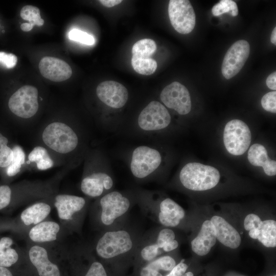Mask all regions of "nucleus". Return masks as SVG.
Wrapping results in <instances>:
<instances>
[{
	"instance_id": "obj_1",
	"label": "nucleus",
	"mask_w": 276,
	"mask_h": 276,
	"mask_svg": "<svg viewBox=\"0 0 276 276\" xmlns=\"http://www.w3.org/2000/svg\"><path fill=\"white\" fill-rule=\"evenodd\" d=\"M179 180L187 189L201 191L215 187L219 182L220 174L215 168L199 163H189L179 173Z\"/></svg>"
},
{
	"instance_id": "obj_2",
	"label": "nucleus",
	"mask_w": 276,
	"mask_h": 276,
	"mask_svg": "<svg viewBox=\"0 0 276 276\" xmlns=\"http://www.w3.org/2000/svg\"><path fill=\"white\" fill-rule=\"evenodd\" d=\"M134 246V237L126 229L106 232L98 240L96 250L104 259H111L129 253Z\"/></svg>"
},
{
	"instance_id": "obj_3",
	"label": "nucleus",
	"mask_w": 276,
	"mask_h": 276,
	"mask_svg": "<svg viewBox=\"0 0 276 276\" xmlns=\"http://www.w3.org/2000/svg\"><path fill=\"white\" fill-rule=\"evenodd\" d=\"M44 144L60 153H67L75 150L78 144L76 133L68 125L61 122L48 125L42 133Z\"/></svg>"
},
{
	"instance_id": "obj_4",
	"label": "nucleus",
	"mask_w": 276,
	"mask_h": 276,
	"mask_svg": "<svg viewBox=\"0 0 276 276\" xmlns=\"http://www.w3.org/2000/svg\"><path fill=\"white\" fill-rule=\"evenodd\" d=\"M162 162V155L158 150L147 146H140L132 152L130 171L135 178H145L159 167Z\"/></svg>"
},
{
	"instance_id": "obj_5",
	"label": "nucleus",
	"mask_w": 276,
	"mask_h": 276,
	"mask_svg": "<svg viewBox=\"0 0 276 276\" xmlns=\"http://www.w3.org/2000/svg\"><path fill=\"white\" fill-rule=\"evenodd\" d=\"M251 135L247 125L243 121L234 119L228 122L223 132V142L227 151L234 155H241L248 149Z\"/></svg>"
},
{
	"instance_id": "obj_6",
	"label": "nucleus",
	"mask_w": 276,
	"mask_h": 276,
	"mask_svg": "<svg viewBox=\"0 0 276 276\" xmlns=\"http://www.w3.org/2000/svg\"><path fill=\"white\" fill-rule=\"evenodd\" d=\"M171 117L166 107L157 101L150 102L140 112L137 123L141 130L151 132L167 128Z\"/></svg>"
},
{
	"instance_id": "obj_7",
	"label": "nucleus",
	"mask_w": 276,
	"mask_h": 276,
	"mask_svg": "<svg viewBox=\"0 0 276 276\" xmlns=\"http://www.w3.org/2000/svg\"><path fill=\"white\" fill-rule=\"evenodd\" d=\"M38 90L26 85L16 90L10 98L8 106L17 117L27 119L34 116L38 109Z\"/></svg>"
},
{
	"instance_id": "obj_8",
	"label": "nucleus",
	"mask_w": 276,
	"mask_h": 276,
	"mask_svg": "<svg viewBox=\"0 0 276 276\" xmlns=\"http://www.w3.org/2000/svg\"><path fill=\"white\" fill-rule=\"evenodd\" d=\"M100 204L101 221L104 225L109 226L128 211L131 202L129 199L121 192L112 191L101 198Z\"/></svg>"
},
{
	"instance_id": "obj_9",
	"label": "nucleus",
	"mask_w": 276,
	"mask_h": 276,
	"mask_svg": "<svg viewBox=\"0 0 276 276\" xmlns=\"http://www.w3.org/2000/svg\"><path fill=\"white\" fill-rule=\"evenodd\" d=\"M168 14L172 27L178 33H190L195 26V13L189 1L171 0Z\"/></svg>"
},
{
	"instance_id": "obj_10",
	"label": "nucleus",
	"mask_w": 276,
	"mask_h": 276,
	"mask_svg": "<svg viewBox=\"0 0 276 276\" xmlns=\"http://www.w3.org/2000/svg\"><path fill=\"white\" fill-rule=\"evenodd\" d=\"M162 102L168 108L181 115L189 113L192 107L191 99L188 89L178 82L166 86L160 95Z\"/></svg>"
},
{
	"instance_id": "obj_11",
	"label": "nucleus",
	"mask_w": 276,
	"mask_h": 276,
	"mask_svg": "<svg viewBox=\"0 0 276 276\" xmlns=\"http://www.w3.org/2000/svg\"><path fill=\"white\" fill-rule=\"evenodd\" d=\"M250 53L249 43L239 40L234 43L226 53L221 66L225 78L229 79L236 75L242 69Z\"/></svg>"
},
{
	"instance_id": "obj_12",
	"label": "nucleus",
	"mask_w": 276,
	"mask_h": 276,
	"mask_svg": "<svg viewBox=\"0 0 276 276\" xmlns=\"http://www.w3.org/2000/svg\"><path fill=\"white\" fill-rule=\"evenodd\" d=\"M99 100L107 106L114 108H122L128 99L127 88L114 81H105L100 83L96 88Z\"/></svg>"
},
{
	"instance_id": "obj_13",
	"label": "nucleus",
	"mask_w": 276,
	"mask_h": 276,
	"mask_svg": "<svg viewBox=\"0 0 276 276\" xmlns=\"http://www.w3.org/2000/svg\"><path fill=\"white\" fill-rule=\"evenodd\" d=\"M41 75L46 79L54 82H61L69 79L72 70L67 63L60 59L45 56L38 65Z\"/></svg>"
},
{
	"instance_id": "obj_14",
	"label": "nucleus",
	"mask_w": 276,
	"mask_h": 276,
	"mask_svg": "<svg viewBox=\"0 0 276 276\" xmlns=\"http://www.w3.org/2000/svg\"><path fill=\"white\" fill-rule=\"evenodd\" d=\"M113 184V178L109 173L98 171L86 176L82 179L81 190L85 195L96 197L105 192H110Z\"/></svg>"
},
{
	"instance_id": "obj_15",
	"label": "nucleus",
	"mask_w": 276,
	"mask_h": 276,
	"mask_svg": "<svg viewBox=\"0 0 276 276\" xmlns=\"http://www.w3.org/2000/svg\"><path fill=\"white\" fill-rule=\"evenodd\" d=\"M174 232L170 228H163L160 230L155 240H151L142 245L139 251L141 259L147 263L156 258L165 251L166 245L171 241L175 240Z\"/></svg>"
},
{
	"instance_id": "obj_16",
	"label": "nucleus",
	"mask_w": 276,
	"mask_h": 276,
	"mask_svg": "<svg viewBox=\"0 0 276 276\" xmlns=\"http://www.w3.org/2000/svg\"><path fill=\"white\" fill-rule=\"evenodd\" d=\"M211 221L214 226L217 240L222 244L235 249L239 246L241 239L237 231L224 219L219 216H214Z\"/></svg>"
},
{
	"instance_id": "obj_17",
	"label": "nucleus",
	"mask_w": 276,
	"mask_h": 276,
	"mask_svg": "<svg viewBox=\"0 0 276 276\" xmlns=\"http://www.w3.org/2000/svg\"><path fill=\"white\" fill-rule=\"evenodd\" d=\"M216 239L214 225L211 220H205L198 235L191 241L192 249L199 256L206 255L215 244Z\"/></svg>"
},
{
	"instance_id": "obj_18",
	"label": "nucleus",
	"mask_w": 276,
	"mask_h": 276,
	"mask_svg": "<svg viewBox=\"0 0 276 276\" xmlns=\"http://www.w3.org/2000/svg\"><path fill=\"white\" fill-rule=\"evenodd\" d=\"M159 209L158 221L165 226H177L185 216L183 208L169 198H165L160 202Z\"/></svg>"
},
{
	"instance_id": "obj_19",
	"label": "nucleus",
	"mask_w": 276,
	"mask_h": 276,
	"mask_svg": "<svg viewBox=\"0 0 276 276\" xmlns=\"http://www.w3.org/2000/svg\"><path fill=\"white\" fill-rule=\"evenodd\" d=\"M29 258L39 276H60L58 267L50 261L44 248L37 245L32 246L29 250Z\"/></svg>"
},
{
	"instance_id": "obj_20",
	"label": "nucleus",
	"mask_w": 276,
	"mask_h": 276,
	"mask_svg": "<svg viewBox=\"0 0 276 276\" xmlns=\"http://www.w3.org/2000/svg\"><path fill=\"white\" fill-rule=\"evenodd\" d=\"M85 204L84 198L77 196L62 194L55 198V206L61 219H71L73 215L81 210Z\"/></svg>"
},
{
	"instance_id": "obj_21",
	"label": "nucleus",
	"mask_w": 276,
	"mask_h": 276,
	"mask_svg": "<svg viewBox=\"0 0 276 276\" xmlns=\"http://www.w3.org/2000/svg\"><path fill=\"white\" fill-rule=\"evenodd\" d=\"M247 158L249 162L255 166L262 167L268 176L276 174V162L271 159L265 147L260 144H254L249 148Z\"/></svg>"
},
{
	"instance_id": "obj_22",
	"label": "nucleus",
	"mask_w": 276,
	"mask_h": 276,
	"mask_svg": "<svg viewBox=\"0 0 276 276\" xmlns=\"http://www.w3.org/2000/svg\"><path fill=\"white\" fill-rule=\"evenodd\" d=\"M60 226L53 221H44L36 224L30 231V239L37 242H49L56 239Z\"/></svg>"
},
{
	"instance_id": "obj_23",
	"label": "nucleus",
	"mask_w": 276,
	"mask_h": 276,
	"mask_svg": "<svg viewBox=\"0 0 276 276\" xmlns=\"http://www.w3.org/2000/svg\"><path fill=\"white\" fill-rule=\"evenodd\" d=\"M176 265L175 260L169 256H165L148 262L142 267L141 276H163L162 272L170 271Z\"/></svg>"
},
{
	"instance_id": "obj_24",
	"label": "nucleus",
	"mask_w": 276,
	"mask_h": 276,
	"mask_svg": "<svg viewBox=\"0 0 276 276\" xmlns=\"http://www.w3.org/2000/svg\"><path fill=\"white\" fill-rule=\"evenodd\" d=\"M51 207L44 202L35 203L25 210L20 217L25 224H37L44 220L49 214Z\"/></svg>"
},
{
	"instance_id": "obj_25",
	"label": "nucleus",
	"mask_w": 276,
	"mask_h": 276,
	"mask_svg": "<svg viewBox=\"0 0 276 276\" xmlns=\"http://www.w3.org/2000/svg\"><path fill=\"white\" fill-rule=\"evenodd\" d=\"M267 247L276 246V221L273 220L262 221L258 229L257 239Z\"/></svg>"
},
{
	"instance_id": "obj_26",
	"label": "nucleus",
	"mask_w": 276,
	"mask_h": 276,
	"mask_svg": "<svg viewBox=\"0 0 276 276\" xmlns=\"http://www.w3.org/2000/svg\"><path fill=\"white\" fill-rule=\"evenodd\" d=\"M12 243V240L9 237H3L0 240V266L10 267L17 261V252L10 247Z\"/></svg>"
},
{
	"instance_id": "obj_27",
	"label": "nucleus",
	"mask_w": 276,
	"mask_h": 276,
	"mask_svg": "<svg viewBox=\"0 0 276 276\" xmlns=\"http://www.w3.org/2000/svg\"><path fill=\"white\" fill-rule=\"evenodd\" d=\"M30 162H35L39 170H45L51 168L54 164L46 149L41 146L35 147L28 155Z\"/></svg>"
},
{
	"instance_id": "obj_28",
	"label": "nucleus",
	"mask_w": 276,
	"mask_h": 276,
	"mask_svg": "<svg viewBox=\"0 0 276 276\" xmlns=\"http://www.w3.org/2000/svg\"><path fill=\"white\" fill-rule=\"evenodd\" d=\"M131 64L136 73L144 75L153 74L157 68L156 61L151 58H142L132 56Z\"/></svg>"
},
{
	"instance_id": "obj_29",
	"label": "nucleus",
	"mask_w": 276,
	"mask_h": 276,
	"mask_svg": "<svg viewBox=\"0 0 276 276\" xmlns=\"http://www.w3.org/2000/svg\"><path fill=\"white\" fill-rule=\"evenodd\" d=\"M156 50L155 41L151 39H142L134 44L132 49V56L142 57L150 58Z\"/></svg>"
},
{
	"instance_id": "obj_30",
	"label": "nucleus",
	"mask_w": 276,
	"mask_h": 276,
	"mask_svg": "<svg viewBox=\"0 0 276 276\" xmlns=\"http://www.w3.org/2000/svg\"><path fill=\"white\" fill-rule=\"evenodd\" d=\"M20 17L34 27L35 25L41 26L44 24V20L41 18L39 9L35 6L27 5L22 8L20 12Z\"/></svg>"
},
{
	"instance_id": "obj_31",
	"label": "nucleus",
	"mask_w": 276,
	"mask_h": 276,
	"mask_svg": "<svg viewBox=\"0 0 276 276\" xmlns=\"http://www.w3.org/2000/svg\"><path fill=\"white\" fill-rule=\"evenodd\" d=\"M12 149L13 152V158L7 169V174L9 176H13L17 174L20 171L21 165L24 164L25 160V153L20 146H15Z\"/></svg>"
},
{
	"instance_id": "obj_32",
	"label": "nucleus",
	"mask_w": 276,
	"mask_h": 276,
	"mask_svg": "<svg viewBox=\"0 0 276 276\" xmlns=\"http://www.w3.org/2000/svg\"><path fill=\"white\" fill-rule=\"evenodd\" d=\"M214 16H217L225 13H229L233 16L238 14L237 5L232 0H221L215 5L212 9Z\"/></svg>"
},
{
	"instance_id": "obj_33",
	"label": "nucleus",
	"mask_w": 276,
	"mask_h": 276,
	"mask_svg": "<svg viewBox=\"0 0 276 276\" xmlns=\"http://www.w3.org/2000/svg\"><path fill=\"white\" fill-rule=\"evenodd\" d=\"M8 139L0 132V167H8L13 158L12 149L7 146Z\"/></svg>"
},
{
	"instance_id": "obj_34",
	"label": "nucleus",
	"mask_w": 276,
	"mask_h": 276,
	"mask_svg": "<svg viewBox=\"0 0 276 276\" xmlns=\"http://www.w3.org/2000/svg\"><path fill=\"white\" fill-rule=\"evenodd\" d=\"M68 37L71 40L86 45H91L95 42L93 36L77 29L71 30L68 33Z\"/></svg>"
},
{
	"instance_id": "obj_35",
	"label": "nucleus",
	"mask_w": 276,
	"mask_h": 276,
	"mask_svg": "<svg viewBox=\"0 0 276 276\" xmlns=\"http://www.w3.org/2000/svg\"><path fill=\"white\" fill-rule=\"evenodd\" d=\"M262 107L266 111L275 113L276 112V91H270L264 95L261 99Z\"/></svg>"
},
{
	"instance_id": "obj_36",
	"label": "nucleus",
	"mask_w": 276,
	"mask_h": 276,
	"mask_svg": "<svg viewBox=\"0 0 276 276\" xmlns=\"http://www.w3.org/2000/svg\"><path fill=\"white\" fill-rule=\"evenodd\" d=\"M261 222V219L258 215L255 214H248L246 216L244 219V228L247 231H249L253 229L258 228Z\"/></svg>"
},
{
	"instance_id": "obj_37",
	"label": "nucleus",
	"mask_w": 276,
	"mask_h": 276,
	"mask_svg": "<svg viewBox=\"0 0 276 276\" xmlns=\"http://www.w3.org/2000/svg\"><path fill=\"white\" fill-rule=\"evenodd\" d=\"M17 62V57L12 53L0 52V63L7 68H13Z\"/></svg>"
},
{
	"instance_id": "obj_38",
	"label": "nucleus",
	"mask_w": 276,
	"mask_h": 276,
	"mask_svg": "<svg viewBox=\"0 0 276 276\" xmlns=\"http://www.w3.org/2000/svg\"><path fill=\"white\" fill-rule=\"evenodd\" d=\"M11 190L7 185L0 186V210L6 207L10 203Z\"/></svg>"
},
{
	"instance_id": "obj_39",
	"label": "nucleus",
	"mask_w": 276,
	"mask_h": 276,
	"mask_svg": "<svg viewBox=\"0 0 276 276\" xmlns=\"http://www.w3.org/2000/svg\"><path fill=\"white\" fill-rule=\"evenodd\" d=\"M85 276H107L103 265L99 262H93Z\"/></svg>"
},
{
	"instance_id": "obj_40",
	"label": "nucleus",
	"mask_w": 276,
	"mask_h": 276,
	"mask_svg": "<svg viewBox=\"0 0 276 276\" xmlns=\"http://www.w3.org/2000/svg\"><path fill=\"white\" fill-rule=\"evenodd\" d=\"M185 259L181 260L166 276H182L188 267V265L183 263Z\"/></svg>"
},
{
	"instance_id": "obj_41",
	"label": "nucleus",
	"mask_w": 276,
	"mask_h": 276,
	"mask_svg": "<svg viewBox=\"0 0 276 276\" xmlns=\"http://www.w3.org/2000/svg\"><path fill=\"white\" fill-rule=\"evenodd\" d=\"M266 83L268 88L272 90L276 89V72H274L267 78Z\"/></svg>"
},
{
	"instance_id": "obj_42",
	"label": "nucleus",
	"mask_w": 276,
	"mask_h": 276,
	"mask_svg": "<svg viewBox=\"0 0 276 276\" xmlns=\"http://www.w3.org/2000/svg\"><path fill=\"white\" fill-rule=\"evenodd\" d=\"M101 4L106 7H112L120 4L121 0H100L99 1Z\"/></svg>"
},
{
	"instance_id": "obj_43",
	"label": "nucleus",
	"mask_w": 276,
	"mask_h": 276,
	"mask_svg": "<svg viewBox=\"0 0 276 276\" xmlns=\"http://www.w3.org/2000/svg\"><path fill=\"white\" fill-rule=\"evenodd\" d=\"M0 276H13L10 271L6 267L0 266Z\"/></svg>"
},
{
	"instance_id": "obj_44",
	"label": "nucleus",
	"mask_w": 276,
	"mask_h": 276,
	"mask_svg": "<svg viewBox=\"0 0 276 276\" xmlns=\"http://www.w3.org/2000/svg\"><path fill=\"white\" fill-rule=\"evenodd\" d=\"M33 27L29 23H22L20 25L21 29L25 32H28L31 31L33 29Z\"/></svg>"
},
{
	"instance_id": "obj_45",
	"label": "nucleus",
	"mask_w": 276,
	"mask_h": 276,
	"mask_svg": "<svg viewBox=\"0 0 276 276\" xmlns=\"http://www.w3.org/2000/svg\"><path fill=\"white\" fill-rule=\"evenodd\" d=\"M270 41L273 44H276V27L274 28L271 33Z\"/></svg>"
},
{
	"instance_id": "obj_46",
	"label": "nucleus",
	"mask_w": 276,
	"mask_h": 276,
	"mask_svg": "<svg viewBox=\"0 0 276 276\" xmlns=\"http://www.w3.org/2000/svg\"><path fill=\"white\" fill-rule=\"evenodd\" d=\"M182 276H193V273L192 272H188L183 274Z\"/></svg>"
},
{
	"instance_id": "obj_47",
	"label": "nucleus",
	"mask_w": 276,
	"mask_h": 276,
	"mask_svg": "<svg viewBox=\"0 0 276 276\" xmlns=\"http://www.w3.org/2000/svg\"><path fill=\"white\" fill-rule=\"evenodd\" d=\"M274 276H276L275 275H274Z\"/></svg>"
},
{
	"instance_id": "obj_48",
	"label": "nucleus",
	"mask_w": 276,
	"mask_h": 276,
	"mask_svg": "<svg viewBox=\"0 0 276 276\" xmlns=\"http://www.w3.org/2000/svg\"><path fill=\"white\" fill-rule=\"evenodd\" d=\"M0 27H1V26H0Z\"/></svg>"
}]
</instances>
